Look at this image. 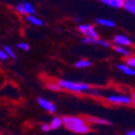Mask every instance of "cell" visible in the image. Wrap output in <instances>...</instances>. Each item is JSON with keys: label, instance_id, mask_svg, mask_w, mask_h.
<instances>
[{"label": "cell", "instance_id": "obj_1", "mask_svg": "<svg viewBox=\"0 0 135 135\" xmlns=\"http://www.w3.org/2000/svg\"><path fill=\"white\" fill-rule=\"evenodd\" d=\"M63 126L74 133L78 134H86L90 131V126L85 119L81 117L75 116H65L62 118Z\"/></svg>", "mask_w": 135, "mask_h": 135}, {"label": "cell", "instance_id": "obj_2", "mask_svg": "<svg viewBox=\"0 0 135 135\" xmlns=\"http://www.w3.org/2000/svg\"><path fill=\"white\" fill-rule=\"evenodd\" d=\"M57 83L60 84L62 90L73 92V93H84V92H89L91 90V86L88 83H83V82H75V81L62 79V80H59Z\"/></svg>", "mask_w": 135, "mask_h": 135}, {"label": "cell", "instance_id": "obj_3", "mask_svg": "<svg viewBox=\"0 0 135 135\" xmlns=\"http://www.w3.org/2000/svg\"><path fill=\"white\" fill-rule=\"evenodd\" d=\"M107 102L112 105H132L131 96L126 94H112L106 97Z\"/></svg>", "mask_w": 135, "mask_h": 135}, {"label": "cell", "instance_id": "obj_4", "mask_svg": "<svg viewBox=\"0 0 135 135\" xmlns=\"http://www.w3.org/2000/svg\"><path fill=\"white\" fill-rule=\"evenodd\" d=\"M15 12H17L21 15H30V14H35L36 11H35V7H33L31 3L29 2H22L17 6L14 7Z\"/></svg>", "mask_w": 135, "mask_h": 135}, {"label": "cell", "instance_id": "obj_5", "mask_svg": "<svg viewBox=\"0 0 135 135\" xmlns=\"http://www.w3.org/2000/svg\"><path fill=\"white\" fill-rule=\"evenodd\" d=\"M79 31L84 37H91V38H98V33L95 29V27L91 24H81L78 27Z\"/></svg>", "mask_w": 135, "mask_h": 135}, {"label": "cell", "instance_id": "obj_6", "mask_svg": "<svg viewBox=\"0 0 135 135\" xmlns=\"http://www.w3.org/2000/svg\"><path fill=\"white\" fill-rule=\"evenodd\" d=\"M114 43L116 46H121V47H132L133 46V40L127 36V35H122V33H119V35H116L114 38Z\"/></svg>", "mask_w": 135, "mask_h": 135}, {"label": "cell", "instance_id": "obj_7", "mask_svg": "<svg viewBox=\"0 0 135 135\" xmlns=\"http://www.w3.org/2000/svg\"><path fill=\"white\" fill-rule=\"evenodd\" d=\"M38 104H39V106H40L42 109L47 110L48 112H51V114L55 112V110H56L55 105H54L52 102H50V100L46 99L44 97H39V98H38Z\"/></svg>", "mask_w": 135, "mask_h": 135}, {"label": "cell", "instance_id": "obj_8", "mask_svg": "<svg viewBox=\"0 0 135 135\" xmlns=\"http://www.w3.org/2000/svg\"><path fill=\"white\" fill-rule=\"evenodd\" d=\"M85 120L89 124H104V126L111 124L110 121H108L106 119H102V118H96V117H88Z\"/></svg>", "mask_w": 135, "mask_h": 135}, {"label": "cell", "instance_id": "obj_9", "mask_svg": "<svg viewBox=\"0 0 135 135\" xmlns=\"http://www.w3.org/2000/svg\"><path fill=\"white\" fill-rule=\"evenodd\" d=\"M99 1L108 7L115 8V9H121L123 4V0H99Z\"/></svg>", "mask_w": 135, "mask_h": 135}, {"label": "cell", "instance_id": "obj_10", "mask_svg": "<svg viewBox=\"0 0 135 135\" xmlns=\"http://www.w3.org/2000/svg\"><path fill=\"white\" fill-rule=\"evenodd\" d=\"M122 8L128 12L134 14L135 13V0H123Z\"/></svg>", "mask_w": 135, "mask_h": 135}, {"label": "cell", "instance_id": "obj_11", "mask_svg": "<svg viewBox=\"0 0 135 135\" xmlns=\"http://www.w3.org/2000/svg\"><path fill=\"white\" fill-rule=\"evenodd\" d=\"M96 23L100 26L104 27H108V28H114L116 26V23L112 20H108V18H97Z\"/></svg>", "mask_w": 135, "mask_h": 135}, {"label": "cell", "instance_id": "obj_12", "mask_svg": "<svg viewBox=\"0 0 135 135\" xmlns=\"http://www.w3.org/2000/svg\"><path fill=\"white\" fill-rule=\"evenodd\" d=\"M117 68H118L121 73L124 74V75H128V76H134V75H135L134 68H131V67H129V66L126 65V64H119V65L117 66Z\"/></svg>", "mask_w": 135, "mask_h": 135}, {"label": "cell", "instance_id": "obj_13", "mask_svg": "<svg viewBox=\"0 0 135 135\" xmlns=\"http://www.w3.org/2000/svg\"><path fill=\"white\" fill-rule=\"evenodd\" d=\"M115 51H116L118 54H120L121 56H124V57H128V56H130V55L133 54L132 51H131L129 48H127V47H121V46H115Z\"/></svg>", "mask_w": 135, "mask_h": 135}, {"label": "cell", "instance_id": "obj_14", "mask_svg": "<svg viewBox=\"0 0 135 135\" xmlns=\"http://www.w3.org/2000/svg\"><path fill=\"white\" fill-rule=\"evenodd\" d=\"M26 20L27 22H29L30 24L35 25V26H42L43 25V21L39 17H37L35 14H30V15H26Z\"/></svg>", "mask_w": 135, "mask_h": 135}, {"label": "cell", "instance_id": "obj_15", "mask_svg": "<svg viewBox=\"0 0 135 135\" xmlns=\"http://www.w3.org/2000/svg\"><path fill=\"white\" fill-rule=\"evenodd\" d=\"M49 124L51 127V130H57L63 126V120L61 117H54Z\"/></svg>", "mask_w": 135, "mask_h": 135}, {"label": "cell", "instance_id": "obj_16", "mask_svg": "<svg viewBox=\"0 0 135 135\" xmlns=\"http://www.w3.org/2000/svg\"><path fill=\"white\" fill-rule=\"evenodd\" d=\"M92 65V63L90 62L89 60H85V59H82V60H79L76 64H75V66L77 67V68H88V67H90Z\"/></svg>", "mask_w": 135, "mask_h": 135}, {"label": "cell", "instance_id": "obj_17", "mask_svg": "<svg viewBox=\"0 0 135 135\" xmlns=\"http://www.w3.org/2000/svg\"><path fill=\"white\" fill-rule=\"evenodd\" d=\"M47 86H48V89L53 90V91H62V89H61L60 84L57 83V81H50V82H48Z\"/></svg>", "mask_w": 135, "mask_h": 135}, {"label": "cell", "instance_id": "obj_18", "mask_svg": "<svg viewBox=\"0 0 135 135\" xmlns=\"http://www.w3.org/2000/svg\"><path fill=\"white\" fill-rule=\"evenodd\" d=\"M3 50L7 53V55L11 59H16V54L14 53V51L12 50V48H10L9 46H3Z\"/></svg>", "mask_w": 135, "mask_h": 135}, {"label": "cell", "instance_id": "obj_19", "mask_svg": "<svg viewBox=\"0 0 135 135\" xmlns=\"http://www.w3.org/2000/svg\"><path fill=\"white\" fill-rule=\"evenodd\" d=\"M126 65H128L129 67H131V68H134L135 67V57H134L133 54L126 57Z\"/></svg>", "mask_w": 135, "mask_h": 135}, {"label": "cell", "instance_id": "obj_20", "mask_svg": "<svg viewBox=\"0 0 135 135\" xmlns=\"http://www.w3.org/2000/svg\"><path fill=\"white\" fill-rule=\"evenodd\" d=\"M95 44H97V46H100V47H105V48H109V47L111 46V43H110L109 41H107V40H103V39H99V38L96 39Z\"/></svg>", "mask_w": 135, "mask_h": 135}, {"label": "cell", "instance_id": "obj_21", "mask_svg": "<svg viewBox=\"0 0 135 135\" xmlns=\"http://www.w3.org/2000/svg\"><path fill=\"white\" fill-rule=\"evenodd\" d=\"M16 47H17V49H20V50H23V51H28L29 50V44L27 43V42H20V43H17L16 44Z\"/></svg>", "mask_w": 135, "mask_h": 135}, {"label": "cell", "instance_id": "obj_22", "mask_svg": "<svg viewBox=\"0 0 135 135\" xmlns=\"http://www.w3.org/2000/svg\"><path fill=\"white\" fill-rule=\"evenodd\" d=\"M9 59V56L7 55V53L4 52L3 49H0V61H7Z\"/></svg>", "mask_w": 135, "mask_h": 135}, {"label": "cell", "instance_id": "obj_23", "mask_svg": "<svg viewBox=\"0 0 135 135\" xmlns=\"http://www.w3.org/2000/svg\"><path fill=\"white\" fill-rule=\"evenodd\" d=\"M41 130H42V132H50L51 131V127H50V124L49 123H43V124L41 126Z\"/></svg>", "mask_w": 135, "mask_h": 135}, {"label": "cell", "instance_id": "obj_24", "mask_svg": "<svg viewBox=\"0 0 135 135\" xmlns=\"http://www.w3.org/2000/svg\"><path fill=\"white\" fill-rule=\"evenodd\" d=\"M126 135H135V131H134V130H131V131H129Z\"/></svg>", "mask_w": 135, "mask_h": 135}, {"label": "cell", "instance_id": "obj_25", "mask_svg": "<svg viewBox=\"0 0 135 135\" xmlns=\"http://www.w3.org/2000/svg\"><path fill=\"white\" fill-rule=\"evenodd\" d=\"M75 21L76 22H79L80 21V17H75Z\"/></svg>", "mask_w": 135, "mask_h": 135}]
</instances>
